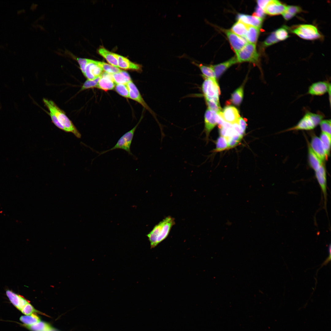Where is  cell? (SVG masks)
Wrapping results in <instances>:
<instances>
[{
    "mask_svg": "<svg viewBox=\"0 0 331 331\" xmlns=\"http://www.w3.org/2000/svg\"><path fill=\"white\" fill-rule=\"evenodd\" d=\"M112 76L115 83L126 84L131 81L129 74L126 71L122 70L120 72L112 74Z\"/></svg>",
    "mask_w": 331,
    "mask_h": 331,
    "instance_id": "26",
    "label": "cell"
},
{
    "mask_svg": "<svg viewBox=\"0 0 331 331\" xmlns=\"http://www.w3.org/2000/svg\"><path fill=\"white\" fill-rule=\"evenodd\" d=\"M308 146L309 163L311 167L316 171L323 165L322 162L313 151L309 144Z\"/></svg>",
    "mask_w": 331,
    "mask_h": 331,
    "instance_id": "22",
    "label": "cell"
},
{
    "mask_svg": "<svg viewBox=\"0 0 331 331\" xmlns=\"http://www.w3.org/2000/svg\"><path fill=\"white\" fill-rule=\"evenodd\" d=\"M279 41L276 38L274 32H272L263 43L264 47H268L276 43Z\"/></svg>",
    "mask_w": 331,
    "mask_h": 331,
    "instance_id": "40",
    "label": "cell"
},
{
    "mask_svg": "<svg viewBox=\"0 0 331 331\" xmlns=\"http://www.w3.org/2000/svg\"><path fill=\"white\" fill-rule=\"evenodd\" d=\"M238 62L236 57H234L224 62L211 66L214 70L216 78H218L227 69Z\"/></svg>",
    "mask_w": 331,
    "mask_h": 331,
    "instance_id": "21",
    "label": "cell"
},
{
    "mask_svg": "<svg viewBox=\"0 0 331 331\" xmlns=\"http://www.w3.org/2000/svg\"><path fill=\"white\" fill-rule=\"evenodd\" d=\"M225 122L231 124H238L240 115L238 109L235 107L227 105L218 114Z\"/></svg>",
    "mask_w": 331,
    "mask_h": 331,
    "instance_id": "8",
    "label": "cell"
},
{
    "mask_svg": "<svg viewBox=\"0 0 331 331\" xmlns=\"http://www.w3.org/2000/svg\"><path fill=\"white\" fill-rule=\"evenodd\" d=\"M238 62H249L257 63L259 55L257 51L255 44L247 43L237 54Z\"/></svg>",
    "mask_w": 331,
    "mask_h": 331,
    "instance_id": "6",
    "label": "cell"
},
{
    "mask_svg": "<svg viewBox=\"0 0 331 331\" xmlns=\"http://www.w3.org/2000/svg\"><path fill=\"white\" fill-rule=\"evenodd\" d=\"M6 294L11 302L20 311L30 302L22 296L17 294L11 290H7Z\"/></svg>",
    "mask_w": 331,
    "mask_h": 331,
    "instance_id": "18",
    "label": "cell"
},
{
    "mask_svg": "<svg viewBox=\"0 0 331 331\" xmlns=\"http://www.w3.org/2000/svg\"><path fill=\"white\" fill-rule=\"evenodd\" d=\"M321 132L331 135V120H322L320 123Z\"/></svg>",
    "mask_w": 331,
    "mask_h": 331,
    "instance_id": "38",
    "label": "cell"
},
{
    "mask_svg": "<svg viewBox=\"0 0 331 331\" xmlns=\"http://www.w3.org/2000/svg\"><path fill=\"white\" fill-rule=\"evenodd\" d=\"M248 25L242 22L238 21L232 27L231 31L237 35L245 37L246 34Z\"/></svg>",
    "mask_w": 331,
    "mask_h": 331,
    "instance_id": "27",
    "label": "cell"
},
{
    "mask_svg": "<svg viewBox=\"0 0 331 331\" xmlns=\"http://www.w3.org/2000/svg\"><path fill=\"white\" fill-rule=\"evenodd\" d=\"M192 63L199 67L203 74L202 76L204 78H207L214 82H217L215 72L211 66H208L202 64H199L194 61H193Z\"/></svg>",
    "mask_w": 331,
    "mask_h": 331,
    "instance_id": "24",
    "label": "cell"
},
{
    "mask_svg": "<svg viewBox=\"0 0 331 331\" xmlns=\"http://www.w3.org/2000/svg\"><path fill=\"white\" fill-rule=\"evenodd\" d=\"M309 144L313 151L322 162L327 159L328 156L325 152L319 138L313 136Z\"/></svg>",
    "mask_w": 331,
    "mask_h": 331,
    "instance_id": "17",
    "label": "cell"
},
{
    "mask_svg": "<svg viewBox=\"0 0 331 331\" xmlns=\"http://www.w3.org/2000/svg\"><path fill=\"white\" fill-rule=\"evenodd\" d=\"M116 91L120 95L126 98H129V92L127 85L117 84L115 87Z\"/></svg>",
    "mask_w": 331,
    "mask_h": 331,
    "instance_id": "35",
    "label": "cell"
},
{
    "mask_svg": "<svg viewBox=\"0 0 331 331\" xmlns=\"http://www.w3.org/2000/svg\"><path fill=\"white\" fill-rule=\"evenodd\" d=\"M324 117V115L322 113L307 111L295 125L285 131L313 129L320 124Z\"/></svg>",
    "mask_w": 331,
    "mask_h": 331,
    "instance_id": "3",
    "label": "cell"
},
{
    "mask_svg": "<svg viewBox=\"0 0 331 331\" xmlns=\"http://www.w3.org/2000/svg\"><path fill=\"white\" fill-rule=\"evenodd\" d=\"M270 0H257V1L258 6L264 10V9L265 8V7L270 2Z\"/></svg>",
    "mask_w": 331,
    "mask_h": 331,
    "instance_id": "46",
    "label": "cell"
},
{
    "mask_svg": "<svg viewBox=\"0 0 331 331\" xmlns=\"http://www.w3.org/2000/svg\"><path fill=\"white\" fill-rule=\"evenodd\" d=\"M31 331H47L51 327L47 323L40 321L30 325H25Z\"/></svg>",
    "mask_w": 331,
    "mask_h": 331,
    "instance_id": "30",
    "label": "cell"
},
{
    "mask_svg": "<svg viewBox=\"0 0 331 331\" xmlns=\"http://www.w3.org/2000/svg\"><path fill=\"white\" fill-rule=\"evenodd\" d=\"M330 259H331V254H329V257H328V258L327 259V260L324 262L323 263L322 265H325L327 263H328V262L329 261H330Z\"/></svg>",
    "mask_w": 331,
    "mask_h": 331,
    "instance_id": "47",
    "label": "cell"
},
{
    "mask_svg": "<svg viewBox=\"0 0 331 331\" xmlns=\"http://www.w3.org/2000/svg\"><path fill=\"white\" fill-rule=\"evenodd\" d=\"M101 76L93 80H86L82 86L81 91L96 87Z\"/></svg>",
    "mask_w": 331,
    "mask_h": 331,
    "instance_id": "36",
    "label": "cell"
},
{
    "mask_svg": "<svg viewBox=\"0 0 331 331\" xmlns=\"http://www.w3.org/2000/svg\"><path fill=\"white\" fill-rule=\"evenodd\" d=\"M315 176L323 195L324 208L327 212L326 204L327 193V191L326 175L325 169L323 165L318 170L315 171Z\"/></svg>",
    "mask_w": 331,
    "mask_h": 331,
    "instance_id": "12",
    "label": "cell"
},
{
    "mask_svg": "<svg viewBox=\"0 0 331 331\" xmlns=\"http://www.w3.org/2000/svg\"><path fill=\"white\" fill-rule=\"evenodd\" d=\"M47 331H59L57 329L51 327V328Z\"/></svg>",
    "mask_w": 331,
    "mask_h": 331,
    "instance_id": "48",
    "label": "cell"
},
{
    "mask_svg": "<svg viewBox=\"0 0 331 331\" xmlns=\"http://www.w3.org/2000/svg\"><path fill=\"white\" fill-rule=\"evenodd\" d=\"M127 85L129 90V98L140 104L154 116H155L154 113L143 100L138 88L132 81L128 83Z\"/></svg>",
    "mask_w": 331,
    "mask_h": 331,
    "instance_id": "10",
    "label": "cell"
},
{
    "mask_svg": "<svg viewBox=\"0 0 331 331\" xmlns=\"http://www.w3.org/2000/svg\"><path fill=\"white\" fill-rule=\"evenodd\" d=\"M237 19L247 25L260 29L262 23V19L254 16L243 14L238 15Z\"/></svg>",
    "mask_w": 331,
    "mask_h": 331,
    "instance_id": "20",
    "label": "cell"
},
{
    "mask_svg": "<svg viewBox=\"0 0 331 331\" xmlns=\"http://www.w3.org/2000/svg\"><path fill=\"white\" fill-rule=\"evenodd\" d=\"M260 29L248 25L245 37L249 43L255 44L257 41Z\"/></svg>",
    "mask_w": 331,
    "mask_h": 331,
    "instance_id": "25",
    "label": "cell"
},
{
    "mask_svg": "<svg viewBox=\"0 0 331 331\" xmlns=\"http://www.w3.org/2000/svg\"><path fill=\"white\" fill-rule=\"evenodd\" d=\"M238 124L242 132L244 134L245 133L247 126V124L245 120L240 117L239 119Z\"/></svg>",
    "mask_w": 331,
    "mask_h": 331,
    "instance_id": "45",
    "label": "cell"
},
{
    "mask_svg": "<svg viewBox=\"0 0 331 331\" xmlns=\"http://www.w3.org/2000/svg\"><path fill=\"white\" fill-rule=\"evenodd\" d=\"M274 32L276 38L279 41L284 40L289 37L287 30L284 27L277 29Z\"/></svg>",
    "mask_w": 331,
    "mask_h": 331,
    "instance_id": "37",
    "label": "cell"
},
{
    "mask_svg": "<svg viewBox=\"0 0 331 331\" xmlns=\"http://www.w3.org/2000/svg\"><path fill=\"white\" fill-rule=\"evenodd\" d=\"M118 61V67L121 69L132 70L137 71L142 70V66L134 63L130 61L127 58L115 53Z\"/></svg>",
    "mask_w": 331,
    "mask_h": 331,
    "instance_id": "19",
    "label": "cell"
},
{
    "mask_svg": "<svg viewBox=\"0 0 331 331\" xmlns=\"http://www.w3.org/2000/svg\"><path fill=\"white\" fill-rule=\"evenodd\" d=\"M20 311L25 315H29L39 312L34 308L30 302L26 305Z\"/></svg>",
    "mask_w": 331,
    "mask_h": 331,
    "instance_id": "41",
    "label": "cell"
},
{
    "mask_svg": "<svg viewBox=\"0 0 331 331\" xmlns=\"http://www.w3.org/2000/svg\"><path fill=\"white\" fill-rule=\"evenodd\" d=\"M286 6L279 1L270 0L264 9L265 13L271 15L282 14L285 10Z\"/></svg>",
    "mask_w": 331,
    "mask_h": 331,
    "instance_id": "15",
    "label": "cell"
},
{
    "mask_svg": "<svg viewBox=\"0 0 331 331\" xmlns=\"http://www.w3.org/2000/svg\"><path fill=\"white\" fill-rule=\"evenodd\" d=\"M49 115L51 117L52 122L57 127L65 131L68 132L67 130L60 123L55 114L51 112H50Z\"/></svg>",
    "mask_w": 331,
    "mask_h": 331,
    "instance_id": "42",
    "label": "cell"
},
{
    "mask_svg": "<svg viewBox=\"0 0 331 331\" xmlns=\"http://www.w3.org/2000/svg\"><path fill=\"white\" fill-rule=\"evenodd\" d=\"M43 101L49 111L55 114L59 122L67 130L68 132L72 133L78 138H81V134L63 111L52 101L44 98Z\"/></svg>",
    "mask_w": 331,
    "mask_h": 331,
    "instance_id": "2",
    "label": "cell"
},
{
    "mask_svg": "<svg viewBox=\"0 0 331 331\" xmlns=\"http://www.w3.org/2000/svg\"><path fill=\"white\" fill-rule=\"evenodd\" d=\"M94 62L95 64L100 67L104 72L109 74H113L119 72L122 70L118 67L104 62L94 60Z\"/></svg>",
    "mask_w": 331,
    "mask_h": 331,
    "instance_id": "28",
    "label": "cell"
},
{
    "mask_svg": "<svg viewBox=\"0 0 331 331\" xmlns=\"http://www.w3.org/2000/svg\"><path fill=\"white\" fill-rule=\"evenodd\" d=\"M206 104L208 107V108L215 112L219 114L222 111L219 104H218L214 101L205 99Z\"/></svg>",
    "mask_w": 331,
    "mask_h": 331,
    "instance_id": "39",
    "label": "cell"
},
{
    "mask_svg": "<svg viewBox=\"0 0 331 331\" xmlns=\"http://www.w3.org/2000/svg\"><path fill=\"white\" fill-rule=\"evenodd\" d=\"M301 10L299 6H286L285 10L282 14L284 19L288 20L294 17Z\"/></svg>",
    "mask_w": 331,
    "mask_h": 331,
    "instance_id": "32",
    "label": "cell"
},
{
    "mask_svg": "<svg viewBox=\"0 0 331 331\" xmlns=\"http://www.w3.org/2000/svg\"><path fill=\"white\" fill-rule=\"evenodd\" d=\"M226 34L233 49L237 54L247 43L245 37H240L231 30H225Z\"/></svg>",
    "mask_w": 331,
    "mask_h": 331,
    "instance_id": "11",
    "label": "cell"
},
{
    "mask_svg": "<svg viewBox=\"0 0 331 331\" xmlns=\"http://www.w3.org/2000/svg\"><path fill=\"white\" fill-rule=\"evenodd\" d=\"M115 86V83L112 74L104 72L101 76L96 88L106 91L113 89Z\"/></svg>",
    "mask_w": 331,
    "mask_h": 331,
    "instance_id": "16",
    "label": "cell"
},
{
    "mask_svg": "<svg viewBox=\"0 0 331 331\" xmlns=\"http://www.w3.org/2000/svg\"><path fill=\"white\" fill-rule=\"evenodd\" d=\"M243 86L242 85L237 89L231 95V100L234 105L239 106L241 104L243 96Z\"/></svg>",
    "mask_w": 331,
    "mask_h": 331,
    "instance_id": "29",
    "label": "cell"
},
{
    "mask_svg": "<svg viewBox=\"0 0 331 331\" xmlns=\"http://www.w3.org/2000/svg\"><path fill=\"white\" fill-rule=\"evenodd\" d=\"M141 118L134 127L124 134L119 139L117 143L113 147L108 150L98 153L99 156L116 149L123 150L126 151L129 155L133 156L131 151V146L135 131L138 125L140 122Z\"/></svg>",
    "mask_w": 331,
    "mask_h": 331,
    "instance_id": "4",
    "label": "cell"
},
{
    "mask_svg": "<svg viewBox=\"0 0 331 331\" xmlns=\"http://www.w3.org/2000/svg\"><path fill=\"white\" fill-rule=\"evenodd\" d=\"M328 93L330 97L331 84L326 81H319L312 84L309 87L307 93L312 96H322Z\"/></svg>",
    "mask_w": 331,
    "mask_h": 331,
    "instance_id": "9",
    "label": "cell"
},
{
    "mask_svg": "<svg viewBox=\"0 0 331 331\" xmlns=\"http://www.w3.org/2000/svg\"><path fill=\"white\" fill-rule=\"evenodd\" d=\"M76 59L79 65L80 68L82 73L84 74L85 72L86 67L88 62L89 59L77 58Z\"/></svg>",
    "mask_w": 331,
    "mask_h": 331,
    "instance_id": "43",
    "label": "cell"
},
{
    "mask_svg": "<svg viewBox=\"0 0 331 331\" xmlns=\"http://www.w3.org/2000/svg\"><path fill=\"white\" fill-rule=\"evenodd\" d=\"M175 224L174 219L168 216L155 226L146 235L151 249L155 248L168 237Z\"/></svg>",
    "mask_w": 331,
    "mask_h": 331,
    "instance_id": "1",
    "label": "cell"
},
{
    "mask_svg": "<svg viewBox=\"0 0 331 331\" xmlns=\"http://www.w3.org/2000/svg\"><path fill=\"white\" fill-rule=\"evenodd\" d=\"M265 13L264 10L258 6L256 8L253 16L262 19L265 16Z\"/></svg>",
    "mask_w": 331,
    "mask_h": 331,
    "instance_id": "44",
    "label": "cell"
},
{
    "mask_svg": "<svg viewBox=\"0 0 331 331\" xmlns=\"http://www.w3.org/2000/svg\"><path fill=\"white\" fill-rule=\"evenodd\" d=\"M215 112L208 108L204 116V131L206 134L205 139L207 142L210 133L217 124L215 117Z\"/></svg>",
    "mask_w": 331,
    "mask_h": 331,
    "instance_id": "14",
    "label": "cell"
},
{
    "mask_svg": "<svg viewBox=\"0 0 331 331\" xmlns=\"http://www.w3.org/2000/svg\"><path fill=\"white\" fill-rule=\"evenodd\" d=\"M204 78L202 89L205 99L212 100L219 104V96L220 91L218 83L210 79Z\"/></svg>",
    "mask_w": 331,
    "mask_h": 331,
    "instance_id": "5",
    "label": "cell"
},
{
    "mask_svg": "<svg viewBox=\"0 0 331 331\" xmlns=\"http://www.w3.org/2000/svg\"><path fill=\"white\" fill-rule=\"evenodd\" d=\"M20 320L25 325H30L40 321L39 317L35 313L21 316L20 318Z\"/></svg>",
    "mask_w": 331,
    "mask_h": 331,
    "instance_id": "31",
    "label": "cell"
},
{
    "mask_svg": "<svg viewBox=\"0 0 331 331\" xmlns=\"http://www.w3.org/2000/svg\"><path fill=\"white\" fill-rule=\"evenodd\" d=\"M98 52L109 64L118 67L117 59L115 55V53L110 51L103 47L100 48L98 49Z\"/></svg>",
    "mask_w": 331,
    "mask_h": 331,
    "instance_id": "23",
    "label": "cell"
},
{
    "mask_svg": "<svg viewBox=\"0 0 331 331\" xmlns=\"http://www.w3.org/2000/svg\"><path fill=\"white\" fill-rule=\"evenodd\" d=\"M292 32L300 37L305 40H313L321 37L316 27L311 25H300Z\"/></svg>",
    "mask_w": 331,
    "mask_h": 331,
    "instance_id": "7",
    "label": "cell"
},
{
    "mask_svg": "<svg viewBox=\"0 0 331 331\" xmlns=\"http://www.w3.org/2000/svg\"><path fill=\"white\" fill-rule=\"evenodd\" d=\"M320 139L322 143L324 149L327 155L328 156L331 146V135L321 132Z\"/></svg>",
    "mask_w": 331,
    "mask_h": 331,
    "instance_id": "33",
    "label": "cell"
},
{
    "mask_svg": "<svg viewBox=\"0 0 331 331\" xmlns=\"http://www.w3.org/2000/svg\"><path fill=\"white\" fill-rule=\"evenodd\" d=\"M104 71L102 69L94 62L89 59L85 68L84 75L89 80H93L100 76Z\"/></svg>",
    "mask_w": 331,
    "mask_h": 331,
    "instance_id": "13",
    "label": "cell"
},
{
    "mask_svg": "<svg viewBox=\"0 0 331 331\" xmlns=\"http://www.w3.org/2000/svg\"><path fill=\"white\" fill-rule=\"evenodd\" d=\"M228 149L229 148L225 138L222 136L219 137L216 141V148L214 152H220Z\"/></svg>",
    "mask_w": 331,
    "mask_h": 331,
    "instance_id": "34",
    "label": "cell"
}]
</instances>
